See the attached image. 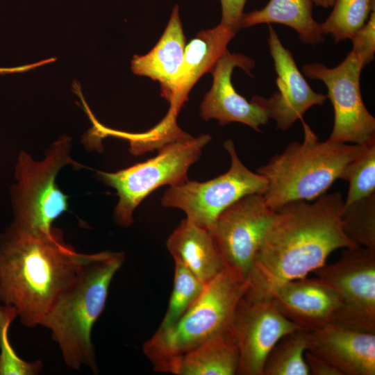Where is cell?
<instances>
[{"mask_svg": "<svg viewBox=\"0 0 375 375\" xmlns=\"http://www.w3.org/2000/svg\"><path fill=\"white\" fill-rule=\"evenodd\" d=\"M70 138L63 135L51 144L40 161L26 152L19 153L15 169L17 183L12 192V228L24 232L49 231L67 210L68 197L57 186L56 178L67 165L81 167L70 156Z\"/></svg>", "mask_w": 375, "mask_h": 375, "instance_id": "6", "label": "cell"}, {"mask_svg": "<svg viewBox=\"0 0 375 375\" xmlns=\"http://www.w3.org/2000/svg\"><path fill=\"white\" fill-rule=\"evenodd\" d=\"M17 317L13 307L0 303V375L38 374L42 369V362L22 360L10 342V326Z\"/></svg>", "mask_w": 375, "mask_h": 375, "instance_id": "27", "label": "cell"}, {"mask_svg": "<svg viewBox=\"0 0 375 375\" xmlns=\"http://www.w3.org/2000/svg\"><path fill=\"white\" fill-rule=\"evenodd\" d=\"M211 139L210 135L201 134L174 140L158 149L155 157L144 162L115 172L97 171L99 179L114 188L119 197L114 210L115 222L122 227L130 226L135 208L153 190L188 180L189 168Z\"/></svg>", "mask_w": 375, "mask_h": 375, "instance_id": "7", "label": "cell"}, {"mask_svg": "<svg viewBox=\"0 0 375 375\" xmlns=\"http://www.w3.org/2000/svg\"><path fill=\"white\" fill-rule=\"evenodd\" d=\"M185 47L179 9L175 5L157 44L147 54L135 55L131 61L134 74L160 83L161 95L169 102L170 107L176 101L183 78Z\"/></svg>", "mask_w": 375, "mask_h": 375, "instance_id": "17", "label": "cell"}, {"mask_svg": "<svg viewBox=\"0 0 375 375\" xmlns=\"http://www.w3.org/2000/svg\"><path fill=\"white\" fill-rule=\"evenodd\" d=\"M313 272L340 297L349 328L375 333V249L345 248L337 262Z\"/></svg>", "mask_w": 375, "mask_h": 375, "instance_id": "11", "label": "cell"}, {"mask_svg": "<svg viewBox=\"0 0 375 375\" xmlns=\"http://www.w3.org/2000/svg\"><path fill=\"white\" fill-rule=\"evenodd\" d=\"M239 362V347L230 326L183 354L172 365L168 373L176 375H235Z\"/></svg>", "mask_w": 375, "mask_h": 375, "instance_id": "20", "label": "cell"}, {"mask_svg": "<svg viewBox=\"0 0 375 375\" xmlns=\"http://www.w3.org/2000/svg\"><path fill=\"white\" fill-rule=\"evenodd\" d=\"M340 178L349 184L344 206L375 193V137L346 165Z\"/></svg>", "mask_w": 375, "mask_h": 375, "instance_id": "26", "label": "cell"}, {"mask_svg": "<svg viewBox=\"0 0 375 375\" xmlns=\"http://www.w3.org/2000/svg\"><path fill=\"white\" fill-rule=\"evenodd\" d=\"M362 60L352 51L335 67L318 62L302 67L305 76L322 81L333 105L334 123L328 140L363 145L375 137V118L362 101L360 80Z\"/></svg>", "mask_w": 375, "mask_h": 375, "instance_id": "9", "label": "cell"}, {"mask_svg": "<svg viewBox=\"0 0 375 375\" xmlns=\"http://www.w3.org/2000/svg\"><path fill=\"white\" fill-rule=\"evenodd\" d=\"M304 358L311 375H342L331 363L308 351H305Z\"/></svg>", "mask_w": 375, "mask_h": 375, "instance_id": "30", "label": "cell"}, {"mask_svg": "<svg viewBox=\"0 0 375 375\" xmlns=\"http://www.w3.org/2000/svg\"><path fill=\"white\" fill-rule=\"evenodd\" d=\"M335 0H312L314 4L327 8L333 6Z\"/></svg>", "mask_w": 375, "mask_h": 375, "instance_id": "31", "label": "cell"}, {"mask_svg": "<svg viewBox=\"0 0 375 375\" xmlns=\"http://www.w3.org/2000/svg\"><path fill=\"white\" fill-rule=\"evenodd\" d=\"M304 139L292 142L257 169L267 182L263 194L267 206L277 210L297 201H310L325 194L363 145L327 140L321 142L302 120Z\"/></svg>", "mask_w": 375, "mask_h": 375, "instance_id": "4", "label": "cell"}, {"mask_svg": "<svg viewBox=\"0 0 375 375\" xmlns=\"http://www.w3.org/2000/svg\"><path fill=\"white\" fill-rule=\"evenodd\" d=\"M236 32L222 23L217 26L199 31L185 47L183 74L174 105L167 115L176 118L188 94L197 81L211 72L217 62L228 51L227 46Z\"/></svg>", "mask_w": 375, "mask_h": 375, "instance_id": "18", "label": "cell"}, {"mask_svg": "<svg viewBox=\"0 0 375 375\" xmlns=\"http://www.w3.org/2000/svg\"><path fill=\"white\" fill-rule=\"evenodd\" d=\"M254 61L240 53H231L228 50L219 58L211 71L212 85L200 106V115L206 121L217 119L219 125L240 122L260 132L269 116L265 110L253 99L248 101L235 90L231 75L235 67H240L249 76Z\"/></svg>", "mask_w": 375, "mask_h": 375, "instance_id": "15", "label": "cell"}, {"mask_svg": "<svg viewBox=\"0 0 375 375\" xmlns=\"http://www.w3.org/2000/svg\"><path fill=\"white\" fill-rule=\"evenodd\" d=\"M352 51L363 62L370 63L375 54V12L373 10L367 22L350 39Z\"/></svg>", "mask_w": 375, "mask_h": 375, "instance_id": "28", "label": "cell"}, {"mask_svg": "<svg viewBox=\"0 0 375 375\" xmlns=\"http://www.w3.org/2000/svg\"><path fill=\"white\" fill-rule=\"evenodd\" d=\"M271 299L299 329L313 331L331 325L349 328L340 297L318 277L285 282L273 292Z\"/></svg>", "mask_w": 375, "mask_h": 375, "instance_id": "13", "label": "cell"}, {"mask_svg": "<svg viewBox=\"0 0 375 375\" xmlns=\"http://www.w3.org/2000/svg\"><path fill=\"white\" fill-rule=\"evenodd\" d=\"M223 145L231 162L226 173L204 182L188 179L169 186L160 199L162 206L183 210L186 219L206 230L233 203L249 194L263 195L267 188L262 175L251 172L241 162L233 140H227Z\"/></svg>", "mask_w": 375, "mask_h": 375, "instance_id": "8", "label": "cell"}, {"mask_svg": "<svg viewBox=\"0 0 375 375\" xmlns=\"http://www.w3.org/2000/svg\"><path fill=\"white\" fill-rule=\"evenodd\" d=\"M267 42L277 74L278 92L269 98L253 96L252 99L262 106L278 129L286 130L310 108L322 105L327 97L315 92L299 70L294 59L284 47L274 27L269 24Z\"/></svg>", "mask_w": 375, "mask_h": 375, "instance_id": "14", "label": "cell"}, {"mask_svg": "<svg viewBox=\"0 0 375 375\" xmlns=\"http://www.w3.org/2000/svg\"><path fill=\"white\" fill-rule=\"evenodd\" d=\"M230 326L240 350L238 375H262L265 359L273 347L285 335L299 329L271 299H254L244 293Z\"/></svg>", "mask_w": 375, "mask_h": 375, "instance_id": "12", "label": "cell"}, {"mask_svg": "<svg viewBox=\"0 0 375 375\" xmlns=\"http://www.w3.org/2000/svg\"><path fill=\"white\" fill-rule=\"evenodd\" d=\"M373 10L374 0H335L329 16L320 24L322 32L330 35L335 43L351 39Z\"/></svg>", "mask_w": 375, "mask_h": 375, "instance_id": "23", "label": "cell"}, {"mask_svg": "<svg viewBox=\"0 0 375 375\" xmlns=\"http://www.w3.org/2000/svg\"><path fill=\"white\" fill-rule=\"evenodd\" d=\"M342 375L375 374V333L331 325L308 331L307 349Z\"/></svg>", "mask_w": 375, "mask_h": 375, "instance_id": "16", "label": "cell"}, {"mask_svg": "<svg viewBox=\"0 0 375 375\" xmlns=\"http://www.w3.org/2000/svg\"><path fill=\"white\" fill-rule=\"evenodd\" d=\"M312 0H269L260 10L244 13L240 28L276 23L293 28L301 42L317 44L324 41L320 24L312 16Z\"/></svg>", "mask_w": 375, "mask_h": 375, "instance_id": "21", "label": "cell"}, {"mask_svg": "<svg viewBox=\"0 0 375 375\" xmlns=\"http://www.w3.org/2000/svg\"><path fill=\"white\" fill-rule=\"evenodd\" d=\"M124 261L123 252L86 253L76 276L42 326L49 329L65 364L73 369L98 367L92 331L104 310L111 281Z\"/></svg>", "mask_w": 375, "mask_h": 375, "instance_id": "3", "label": "cell"}, {"mask_svg": "<svg viewBox=\"0 0 375 375\" xmlns=\"http://www.w3.org/2000/svg\"><path fill=\"white\" fill-rule=\"evenodd\" d=\"M263 195L244 196L223 210L208 230L225 268L246 280L275 217Z\"/></svg>", "mask_w": 375, "mask_h": 375, "instance_id": "10", "label": "cell"}, {"mask_svg": "<svg viewBox=\"0 0 375 375\" xmlns=\"http://www.w3.org/2000/svg\"><path fill=\"white\" fill-rule=\"evenodd\" d=\"M247 0H220L222 24L231 27L236 33L241 28L240 20Z\"/></svg>", "mask_w": 375, "mask_h": 375, "instance_id": "29", "label": "cell"}, {"mask_svg": "<svg viewBox=\"0 0 375 375\" xmlns=\"http://www.w3.org/2000/svg\"><path fill=\"white\" fill-rule=\"evenodd\" d=\"M308 334L298 329L281 338L269 352L262 375H310L304 358Z\"/></svg>", "mask_w": 375, "mask_h": 375, "instance_id": "22", "label": "cell"}, {"mask_svg": "<svg viewBox=\"0 0 375 375\" xmlns=\"http://www.w3.org/2000/svg\"><path fill=\"white\" fill-rule=\"evenodd\" d=\"M174 260L182 262L206 284L224 269V265L209 231L185 219L166 242Z\"/></svg>", "mask_w": 375, "mask_h": 375, "instance_id": "19", "label": "cell"}, {"mask_svg": "<svg viewBox=\"0 0 375 375\" xmlns=\"http://www.w3.org/2000/svg\"><path fill=\"white\" fill-rule=\"evenodd\" d=\"M341 223L354 244L375 249V193L343 206Z\"/></svg>", "mask_w": 375, "mask_h": 375, "instance_id": "25", "label": "cell"}, {"mask_svg": "<svg viewBox=\"0 0 375 375\" xmlns=\"http://www.w3.org/2000/svg\"><path fill=\"white\" fill-rule=\"evenodd\" d=\"M344 200L337 192L324 194L312 203H288L276 210L247 279L244 292L254 299H271L285 282L302 278L326 264L340 248L357 246L341 223Z\"/></svg>", "mask_w": 375, "mask_h": 375, "instance_id": "1", "label": "cell"}, {"mask_svg": "<svg viewBox=\"0 0 375 375\" xmlns=\"http://www.w3.org/2000/svg\"><path fill=\"white\" fill-rule=\"evenodd\" d=\"M174 264L173 290L158 331L174 324L197 301L206 286L182 262L174 260Z\"/></svg>", "mask_w": 375, "mask_h": 375, "instance_id": "24", "label": "cell"}, {"mask_svg": "<svg viewBox=\"0 0 375 375\" xmlns=\"http://www.w3.org/2000/svg\"><path fill=\"white\" fill-rule=\"evenodd\" d=\"M247 287L243 276L228 268L206 283L199 297L174 324L157 330L144 343L143 352L153 369L168 373L183 354L228 328Z\"/></svg>", "mask_w": 375, "mask_h": 375, "instance_id": "5", "label": "cell"}, {"mask_svg": "<svg viewBox=\"0 0 375 375\" xmlns=\"http://www.w3.org/2000/svg\"><path fill=\"white\" fill-rule=\"evenodd\" d=\"M86 253L65 242L62 231L0 233V303L13 307L22 324L42 326L74 282Z\"/></svg>", "mask_w": 375, "mask_h": 375, "instance_id": "2", "label": "cell"}]
</instances>
